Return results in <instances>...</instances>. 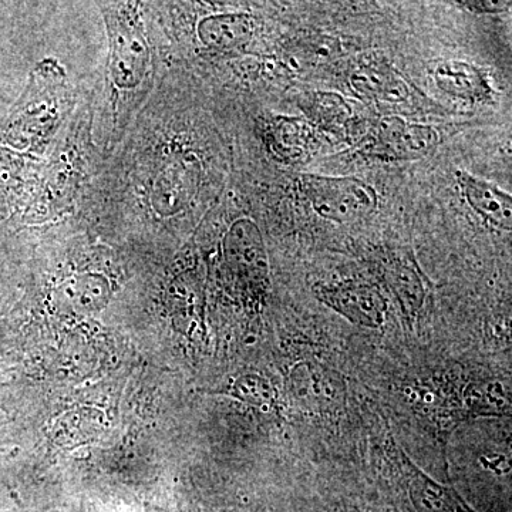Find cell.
<instances>
[{
	"label": "cell",
	"mask_w": 512,
	"mask_h": 512,
	"mask_svg": "<svg viewBox=\"0 0 512 512\" xmlns=\"http://www.w3.org/2000/svg\"><path fill=\"white\" fill-rule=\"evenodd\" d=\"M106 6L104 19L110 39L107 92L113 109V137L119 141L128 120L153 89L156 66L137 8L128 3Z\"/></svg>",
	"instance_id": "cell-1"
},
{
	"label": "cell",
	"mask_w": 512,
	"mask_h": 512,
	"mask_svg": "<svg viewBox=\"0 0 512 512\" xmlns=\"http://www.w3.org/2000/svg\"><path fill=\"white\" fill-rule=\"evenodd\" d=\"M63 96L62 67L52 60L40 63L25 93L0 123V148L22 158L39 153L59 124Z\"/></svg>",
	"instance_id": "cell-2"
},
{
	"label": "cell",
	"mask_w": 512,
	"mask_h": 512,
	"mask_svg": "<svg viewBox=\"0 0 512 512\" xmlns=\"http://www.w3.org/2000/svg\"><path fill=\"white\" fill-rule=\"evenodd\" d=\"M296 184L319 217L338 224L365 220L379 205L375 188L360 178L298 174Z\"/></svg>",
	"instance_id": "cell-3"
},
{
	"label": "cell",
	"mask_w": 512,
	"mask_h": 512,
	"mask_svg": "<svg viewBox=\"0 0 512 512\" xmlns=\"http://www.w3.org/2000/svg\"><path fill=\"white\" fill-rule=\"evenodd\" d=\"M439 143V133L429 124L386 116L373 128L367 151L369 156L383 161H413L429 156Z\"/></svg>",
	"instance_id": "cell-4"
},
{
	"label": "cell",
	"mask_w": 512,
	"mask_h": 512,
	"mask_svg": "<svg viewBox=\"0 0 512 512\" xmlns=\"http://www.w3.org/2000/svg\"><path fill=\"white\" fill-rule=\"evenodd\" d=\"M313 295L349 322L367 329H379L387 315V302L375 285L346 281L316 284Z\"/></svg>",
	"instance_id": "cell-5"
},
{
	"label": "cell",
	"mask_w": 512,
	"mask_h": 512,
	"mask_svg": "<svg viewBox=\"0 0 512 512\" xmlns=\"http://www.w3.org/2000/svg\"><path fill=\"white\" fill-rule=\"evenodd\" d=\"M288 392L293 402L309 412L338 409L345 399V386L339 376L315 362H302L293 367Z\"/></svg>",
	"instance_id": "cell-6"
},
{
	"label": "cell",
	"mask_w": 512,
	"mask_h": 512,
	"mask_svg": "<svg viewBox=\"0 0 512 512\" xmlns=\"http://www.w3.org/2000/svg\"><path fill=\"white\" fill-rule=\"evenodd\" d=\"M400 451V450H399ZM399 466L406 481L407 494L416 512H476L454 488L427 476L402 451Z\"/></svg>",
	"instance_id": "cell-7"
},
{
	"label": "cell",
	"mask_w": 512,
	"mask_h": 512,
	"mask_svg": "<svg viewBox=\"0 0 512 512\" xmlns=\"http://www.w3.org/2000/svg\"><path fill=\"white\" fill-rule=\"evenodd\" d=\"M350 87L360 99L389 106H404L412 100L410 84L387 63L370 62L357 66L349 79Z\"/></svg>",
	"instance_id": "cell-8"
},
{
	"label": "cell",
	"mask_w": 512,
	"mask_h": 512,
	"mask_svg": "<svg viewBox=\"0 0 512 512\" xmlns=\"http://www.w3.org/2000/svg\"><path fill=\"white\" fill-rule=\"evenodd\" d=\"M265 144L281 163H303L315 153V128L306 120L276 117L265 127Z\"/></svg>",
	"instance_id": "cell-9"
},
{
	"label": "cell",
	"mask_w": 512,
	"mask_h": 512,
	"mask_svg": "<svg viewBox=\"0 0 512 512\" xmlns=\"http://www.w3.org/2000/svg\"><path fill=\"white\" fill-rule=\"evenodd\" d=\"M456 178L470 207L488 225L501 231H511L512 198L510 194L467 171L458 170Z\"/></svg>",
	"instance_id": "cell-10"
},
{
	"label": "cell",
	"mask_w": 512,
	"mask_h": 512,
	"mask_svg": "<svg viewBox=\"0 0 512 512\" xmlns=\"http://www.w3.org/2000/svg\"><path fill=\"white\" fill-rule=\"evenodd\" d=\"M255 33L254 20L245 13L207 16L197 26L198 39L212 52L242 49Z\"/></svg>",
	"instance_id": "cell-11"
},
{
	"label": "cell",
	"mask_w": 512,
	"mask_h": 512,
	"mask_svg": "<svg viewBox=\"0 0 512 512\" xmlns=\"http://www.w3.org/2000/svg\"><path fill=\"white\" fill-rule=\"evenodd\" d=\"M382 278L393 292L403 315L413 320L419 316L427 298V289L416 264L393 258L382 266Z\"/></svg>",
	"instance_id": "cell-12"
},
{
	"label": "cell",
	"mask_w": 512,
	"mask_h": 512,
	"mask_svg": "<svg viewBox=\"0 0 512 512\" xmlns=\"http://www.w3.org/2000/svg\"><path fill=\"white\" fill-rule=\"evenodd\" d=\"M437 87L457 99L487 101L491 99L490 83L485 74L474 64L467 62H444L434 70Z\"/></svg>",
	"instance_id": "cell-13"
},
{
	"label": "cell",
	"mask_w": 512,
	"mask_h": 512,
	"mask_svg": "<svg viewBox=\"0 0 512 512\" xmlns=\"http://www.w3.org/2000/svg\"><path fill=\"white\" fill-rule=\"evenodd\" d=\"M302 109L312 123L330 133H348L353 120L349 104L336 93H312L303 101Z\"/></svg>",
	"instance_id": "cell-14"
},
{
	"label": "cell",
	"mask_w": 512,
	"mask_h": 512,
	"mask_svg": "<svg viewBox=\"0 0 512 512\" xmlns=\"http://www.w3.org/2000/svg\"><path fill=\"white\" fill-rule=\"evenodd\" d=\"M463 416H504L510 410V394L498 382H471L461 394Z\"/></svg>",
	"instance_id": "cell-15"
},
{
	"label": "cell",
	"mask_w": 512,
	"mask_h": 512,
	"mask_svg": "<svg viewBox=\"0 0 512 512\" xmlns=\"http://www.w3.org/2000/svg\"><path fill=\"white\" fill-rule=\"evenodd\" d=\"M13 210V173L5 154L0 151V224L8 222Z\"/></svg>",
	"instance_id": "cell-16"
},
{
	"label": "cell",
	"mask_w": 512,
	"mask_h": 512,
	"mask_svg": "<svg viewBox=\"0 0 512 512\" xmlns=\"http://www.w3.org/2000/svg\"><path fill=\"white\" fill-rule=\"evenodd\" d=\"M463 6L477 15H497V13L507 12L510 9L511 2H494V0H473V2H460Z\"/></svg>",
	"instance_id": "cell-17"
}]
</instances>
